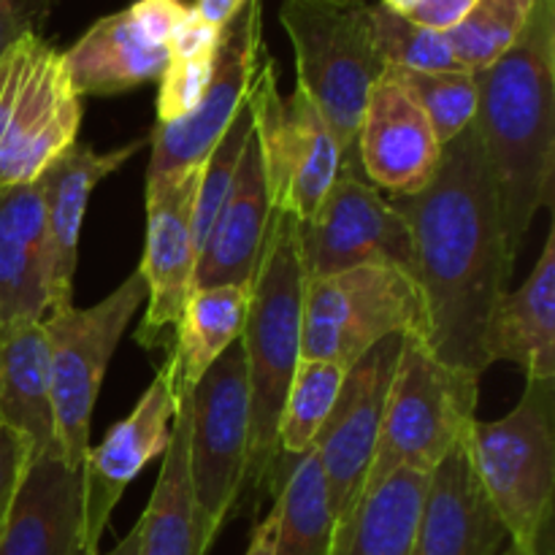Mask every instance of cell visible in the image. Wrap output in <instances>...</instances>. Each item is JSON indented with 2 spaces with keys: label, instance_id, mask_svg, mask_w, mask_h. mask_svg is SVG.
<instances>
[{
  "label": "cell",
  "instance_id": "obj_1",
  "mask_svg": "<svg viewBox=\"0 0 555 555\" xmlns=\"http://www.w3.org/2000/svg\"><path fill=\"white\" fill-rule=\"evenodd\" d=\"M410 228L415 282L426 307V345L439 361L482 377L488 318L507 293L515 255L475 125L442 146L431 182L390 198Z\"/></svg>",
  "mask_w": 555,
  "mask_h": 555
},
{
  "label": "cell",
  "instance_id": "obj_2",
  "mask_svg": "<svg viewBox=\"0 0 555 555\" xmlns=\"http://www.w3.org/2000/svg\"><path fill=\"white\" fill-rule=\"evenodd\" d=\"M475 130L499 198L504 236L520 244L555 198V0H537L513 47L477 70Z\"/></svg>",
  "mask_w": 555,
  "mask_h": 555
},
{
  "label": "cell",
  "instance_id": "obj_3",
  "mask_svg": "<svg viewBox=\"0 0 555 555\" xmlns=\"http://www.w3.org/2000/svg\"><path fill=\"white\" fill-rule=\"evenodd\" d=\"M301 307L298 220L287 211H271L242 334L249 385V455L244 486L253 491V513H258L266 493H274L282 404L301 361Z\"/></svg>",
  "mask_w": 555,
  "mask_h": 555
},
{
  "label": "cell",
  "instance_id": "obj_4",
  "mask_svg": "<svg viewBox=\"0 0 555 555\" xmlns=\"http://www.w3.org/2000/svg\"><path fill=\"white\" fill-rule=\"evenodd\" d=\"M472 469L518 555H553L555 379H526L515 410L502 421H475Z\"/></svg>",
  "mask_w": 555,
  "mask_h": 555
},
{
  "label": "cell",
  "instance_id": "obj_5",
  "mask_svg": "<svg viewBox=\"0 0 555 555\" xmlns=\"http://www.w3.org/2000/svg\"><path fill=\"white\" fill-rule=\"evenodd\" d=\"M280 22L296 54L304 95L325 119L341 152L339 171L363 173L358 128L372 87L385 74L366 0H282Z\"/></svg>",
  "mask_w": 555,
  "mask_h": 555
},
{
  "label": "cell",
  "instance_id": "obj_6",
  "mask_svg": "<svg viewBox=\"0 0 555 555\" xmlns=\"http://www.w3.org/2000/svg\"><path fill=\"white\" fill-rule=\"evenodd\" d=\"M477 399L480 377L439 361L426 341L406 336L363 491L388 480L396 469L431 475L469 439Z\"/></svg>",
  "mask_w": 555,
  "mask_h": 555
},
{
  "label": "cell",
  "instance_id": "obj_7",
  "mask_svg": "<svg viewBox=\"0 0 555 555\" xmlns=\"http://www.w3.org/2000/svg\"><path fill=\"white\" fill-rule=\"evenodd\" d=\"M85 117L63 52L25 36L0 57V190L33 184L76 144Z\"/></svg>",
  "mask_w": 555,
  "mask_h": 555
},
{
  "label": "cell",
  "instance_id": "obj_8",
  "mask_svg": "<svg viewBox=\"0 0 555 555\" xmlns=\"http://www.w3.org/2000/svg\"><path fill=\"white\" fill-rule=\"evenodd\" d=\"M426 307L415 276L393 266H358L304 282L301 358L350 369L388 336L426 341Z\"/></svg>",
  "mask_w": 555,
  "mask_h": 555
},
{
  "label": "cell",
  "instance_id": "obj_9",
  "mask_svg": "<svg viewBox=\"0 0 555 555\" xmlns=\"http://www.w3.org/2000/svg\"><path fill=\"white\" fill-rule=\"evenodd\" d=\"M146 301V282L133 271L114 293L92 307H63L43 318L49 347L54 437L60 459L81 469L90 450V423L108 361L125 328Z\"/></svg>",
  "mask_w": 555,
  "mask_h": 555
},
{
  "label": "cell",
  "instance_id": "obj_10",
  "mask_svg": "<svg viewBox=\"0 0 555 555\" xmlns=\"http://www.w3.org/2000/svg\"><path fill=\"white\" fill-rule=\"evenodd\" d=\"M247 455L249 385L238 339L190 390V477L204 555L242 496Z\"/></svg>",
  "mask_w": 555,
  "mask_h": 555
},
{
  "label": "cell",
  "instance_id": "obj_11",
  "mask_svg": "<svg viewBox=\"0 0 555 555\" xmlns=\"http://www.w3.org/2000/svg\"><path fill=\"white\" fill-rule=\"evenodd\" d=\"M244 101L253 114L271 211L312 220L339 177L341 152L334 133L301 90L280 95L274 60L258 65Z\"/></svg>",
  "mask_w": 555,
  "mask_h": 555
},
{
  "label": "cell",
  "instance_id": "obj_12",
  "mask_svg": "<svg viewBox=\"0 0 555 555\" xmlns=\"http://www.w3.org/2000/svg\"><path fill=\"white\" fill-rule=\"evenodd\" d=\"M304 282L358 266H393L415 276L410 228L363 173L339 171L318 215L298 222Z\"/></svg>",
  "mask_w": 555,
  "mask_h": 555
},
{
  "label": "cell",
  "instance_id": "obj_13",
  "mask_svg": "<svg viewBox=\"0 0 555 555\" xmlns=\"http://www.w3.org/2000/svg\"><path fill=\"white\" fill-rule=\"evenodd\" d=\"M263 49V0H247L244 9L222 27L215 70L204 98L188 117L171 125H155L150 141L152 157L146 182L182 177L209 157L220 135L244 106Z\"/></svg>",
  "mask_w": 555,
  "mask_h": 555
},
{
  "label": "cell",
  "instance_id": "obj_14",
  "mask_svg": "<svg viewBox=\"0 0 555 555\" xmlns=\"http://www.w3.org/2000/svg\"><path fill=\"white\" fill-rule=\"evenodd\" d=\"M404 339L396 334L377 341L347 369L334 410L314 439L334 520L345 518L363 491Z\"/></svg>",
  "mask_w": 555,
  "mask_h": 555
},
{
  "label": "cell",
  "instance_id": "obj_15",
  "mask_svg": "<svg viewBox=\"0 0 555 555\" xmlns=\"http://www.w3.org/2000/svg\"><path fill=\"white\" fill-rule=\"evenodd\" d=\"M201 166L182 177L146 182V244L141 276L146 282V314L135 331L144 350L173 347L184 304L193 293L195 249L193 209Z\"/></svg>",
  "mask_w": 555,
  "mask_h": 555
},
{
  "label": "cell",
  "instance_id": "obj_16",
  "mask_svg": "<svg viewBox=\"0 0 555 555\" xmlns=\"http://www.w3.org/2000/svg\"><path fill=\"white\" fill-rule=\"evenodd\" d=\"M173 383L177 377L168 356L135 410L112 426L98 448L87 450L81 464V520L87 555H101V540L122 493L152 459L166 453L179 406Z\"/></svg>",
  "mask_w": 555,
  "mask_h": 555
},
{
  "label": "cell",
  "instance_id": "obj_17",
  "mask_svg": "<svg viewBox=\"0 0 555 555\" xmlns=\"http://www.w3.org/2000/svg\"><path fill=\"white\" fill-rule=\"evenodd\" d=\"M442 160L431 122L404 85L385 68L372 87L358 128V163L369 182L406 198L426 188Z\"/></svg>",
  "mask_w": 555,
  "mask_h": 555
},
{
  "label": "cell",
  "instance_id": "obj_18",
  "mask_svg": "<svg viewBox=\"0 0 555 555\" xmlns=\"http://www.w3.org/2000/svg\"><path fill=\"white\" fill-rule=\"evenodd\" d=\"M150 141L139 139L112 152H92L76 141L47 171L36 179L41 190L43 215H47L49 253H52V301L49 312L74 304V276L79 263V236L85 225L87 204L101 179L117 171Z\"/></svg>",
  "mask_w": 555,
  "mask_h": 555
},
{
  "label": "cell",
  "instance_id": "obj_19",
  "mask_svg": "<svg viewBox=\"0 0 555 555\" xmlns=\"http://www.w3.org/2000/svg\"><path fill=\"white\" fill-rule=\"evenodd\" d=\"M0 555H87L81 469L60 455L27 461L0 531Z\"/></svg>",
  "mask_w": 555,
  "mask_h": 555
},
{
  "label": "cell",
  "instance_id": "obj_20",
  "mask_svg": "<svg viewBox=\"0 0 555 555\" xmlns=\"http://www.w3.org/2000/svg\"><path fill=\"white\" fill-rule=\"evenodd\" d=\"M507 542L488 504L466 442L428 475L412 555H499Z\"/></svg>",
  "mask_w": 555,
  "mask_h": 555
},
{
  "label": "cell",
  "instance_id": "obj_21",
  "mask_svg": "<svg viewBox=\"0 0 555 555\" xmlns=\"http://www.w3.org/2000/svg\"><path fill=\"white\" fill-rule=\"evenodd\" d=\"M269 215V190H266L263 163L253 133L244 146L231 193L217 211L209 236L195 260L193 291L215 285L253 287Z\"/></svg>",
  "mask_w": 555,
  "mask_h": 555
},
{
  "label": "cell",
  "instance_id": "obj_22",
  "mask_svg": "<svg viewBox=\"0 0 555 555\" xmlns=\"http://www.w3.org/2000/svg\"><path fill=\"white\" fill-rule=\"evenodd\" d=\"M52 301V253L38 182L0 190V325L43 323Z\"/></svg>",
  "mask_w": 555,
  "mask_h": 555
},
{
  "label": "cell",
  "instance_id": "obj_23",
  "mask_svg": "<svg viewBox=\"0 0 555 555\" xmlns=\"http://www.w3.org/2000/svg\"><path fill=\"white\" fill-rule=\"evenodd\" d=\"M486 363L509 361L526 379H555V233L551 231L529 280L504 293L482 336Z\"/></svg>",
  "mask_w": 555,
  "mask_h": 555
},
{
  "label": "cell",
  "instance_id": "obj_24",
  "mask_svg": "<svg viewBox=\"0 0 555 555\" xmlns=\"http://www.w3.org/2000/svg\"><path fill=\"white\" fill-rule=\"evenodd\" d=\"M0 426L30 444V459L60 455L43 323L0 325Z\"/></svg>",
  "mask_w": 555,
  "mask_h": 555
},
{
  "label": "cell",
  "instance_id": "obj_25",
  "mask_svg": "<svg viewBox=\"0 0 555 555\" xmlns=\"http://www.w3.org/2000/svg\"><path fill=\"white\" fill-rule=\"evenodd\" d=\"M70 85L85 95H119L157 81L168 65V47L150 41L130 11L98 20L68 52H63Z\"/></svg>",
  "mask_w": 555,
  "mask_h": 555
},
{
  "label": "cell",
  "instance_id": "obj_26",
  "mask_svg": "<svg viewBox=\"0 0 555 555\" xmlns=\"http://www.w3.org/2000/svg\"><path fill=\"white\" fill-rule=\"evenodd\" d=\"M428 475L396 469L336 520L328 555H412Z\"/></svg>",
  "mask_w": 555,
  "mask_h": 555
},
{
  "label": "cell",
  "instance_id": "obj_27",
  "mask_svg": "<svg viewBox=\"0 0 555 555\" xmlns=\"http://www.w3.org/2000/svg\"><path fill=\"white\" fill-rule=\"evenodd\" d=\"M139 555H204L190 477V393L179 396L160 475L139 518Z\"/></svg>",
  "mask_w": 555,
  "mask_h": 555
},
{
  "label": "cell",
  "instance_id": "obj_28",
  "mask_svg": "<svg viewBox=\"0 0 555 555\" xmlns=\"http://www.w3.org/2000/svg\"><path fill=\"white\" fill-rule=\"evenodd\" d=\"M249 293L253 287L247 285H215L190 293L173 347L168 350L177 377V396L190 393L211 363L242 339Z\"/></svg>",
  "mask_w": 555,
  "mask_h": 555
},
{
  "label": "cell",
  "instance_id": "obj_29",
  "mask_svg": "<svg viewBox=\"0 0 555 555\" xmlns=\"http://www.w3.org/2000/svg\"><path fill=\"white\" fill-rule=\"evenodd\" d=\"M274 509V555H328L336 520L314 448L282 469Z\"/></svg>",
  "mask_w": 555,
  "mask_h": 555
},
{
  "label": "cell",
  "instance_id": "obj_30",
  "mask_svg": "<svg viewBox=\"0 0 555 555\" xmlns=\"http://www.w3.org/2000/svg\"><path fill=\"white\" fill-rule=\"evenodd\" d=\"M345 372L347 369L325 361H307V358L298 361L285 404H282L280 461H276L274 469V491L280 472L314 448V439L323 431L325 421L334 410Z\"/></svg>",
  "mask_w": 555,
  "mask_h": 555
},
{
  "label": "cell",
  "instance_id": "obj_31",
  "mask_svg": "<svg viewBox=\"0 0 555 555\" xmlns=\"http://www.w3.org/2000/svg\"><path fill=\"white\" fill-rule=\"evenodd\" d=\"M534 3L537 0H477L464 22L448 33L461 68L477 74L502 57L520 36Z\"/></svg>",
  "mask_w": 555,
  "mask_h": 555
},
{
  "label": "cell",
  "instance_id": "obj_32",
  "mask_svg": "<svg viewBox=\"0 0 555 555\" xmlns=\"http://www.w3.org/2000/svg\"><path fill=\"white\" fill-rule=\"evenodd\" d=\"M388 74L406 87L417 106L431 122L439 144L459 139L477 114V81L472 70H442V74H421L388 65Z\"/></svg>",
  "mask_w": 555,
  "mask_h": 555
},
{
  "label": "cell",
  "instance_id": "obj_33",
  "mask_svg": "<svg viewBox=\"0 0 555 555\" xmlns=\"http://www.w3.org/2000/svg\"><path fill=\"white\" fill-rule=\"evenodd\" d=\"M374 33L385 63L396 68L421 70V74L464 70L455 60L448 33L417 25L410 16L393 14L385 5H374Z\"/></svg>",
  "mask_w": 555,
  "mask_h": 555
},
{
  "label": "cell",
  "instance_id": "obj_34",
  "mask_svg": "<svg viewBox=\"0 0 555 555\" xmlns=\"http://www.w3.org/2000/svg\"><path fill=\"white\" fill-rule=\"evenodd\" d=\"M249 135H253V114H249L247 101L238 108L233 122L228 125L225 133L215 144L204 163H201V177H198V193H195V209H193V238L195 249L201 253L209 228L215 222L217 211L225 204L231 184L236 179L238 163H242L244 146H247Z\"/></svg>",
  "mask_w": 555,
  "mask_h": 555
},
{
  "label": "cell",
  "instance_id": "obj_35",
  "mask_svg": "<svg viewBox=\"0 0 555 555\" xmlns=\"http://www.w3.org/2000/svg\"><path fill=\"white\" fill-rule=\"evenodd\" d=\"M215 70V57L201 60H168L166 70L157 81V122L171 125L195 112V106L204 98L206 87Z\"/></svg>",
  "mask_w": 555,
  "mask_h": 555
},
{
  "label": "cell",
  "instance_id": "obj_36",
  "mask_svg": "<svg viewBox=\"0 0 555 555\" xmlns=\"http://www.w3.org/2000/svg\"><path fill=\"white\" fill-rule=\"evenodd\" d=\"M57 0H0V57L25 36H41Z\"/></svg>",
  "mask_w": 555,
  "mask_h": 555
},
{
  "label": "cell",
  "instance_id": "obj_37",
  "mask_svg": "<svg viewBox=\"0 0 555 555\" xmlns=\"http://www.w3.org/2000/svg\"><path fill=\"white\" fill-rule=\"evenodd\" d=\"M222 27L206 22L198 11L190 5L184 20L173 30L171 41H168V60H201L215 57L217 47H220Z\"/></svg>",
  "mask_w": 555,
  "mask_h": 555
},
{
  "label": "cell",
  "instance_id": "obj_38",
  "mask_svg": "<svg viewBox=\"0 0 555 555\" xmlns=\"http://www.w3.org/2000/svg\"><path fill=\"white\" fill-rule=\"evenodd\" d=\"M27 461H30V444L20 434L0 426V531H3L5 518L11 513Z\"/></svg>",
  "mask_w": 555,
  "mask_h": 555
},
{
  "label": "cell",
  "instance_id": "obj_39",
  "mask_svg": "<svg viewBox=\"0 0 555 555\" xmlns=\"http://www.w3.org/2000/svg\"><path fill=\"white\" fill-rule=\"evenodd\" d=\"M190 5L182 0H135L130 5V16H133L135 27L144 33L150 41L168 47L173 30L179 27V22L184 20Z\"/></svg>",
  "mask_w": 555,
  "mask_h": 555
},
{
  "label": "cell",
  "instance_id": "obj_40",
  "mask_svg": "<svg viewBox=\"0 0 555 555\" xmlns=\"http://www.w3.org/2000/svg\"><path fill=\"white\" fill-rule=\"evenodd\" d=\"M477 0H421L412 9L410 20L431 30L450 33L455 25L464 22V16L475 9Z\"/></svg>",
  "mask_w": 555,
  "mask_h": 555
},
{
  "label": "cell",
  "instance_id": "obj_41",
  "mask_svg": "<svg viewBox=\"0 0 555 555\" xmlns=\"http://www.w3.org/2000/svg\"><path fill=\"white\" fill-rule=\"evenodd\" d=\"M244 3H247V0H195L193 9L198 11L206 22H211V25L225 27L228 22L244 9Z\"/></svg>",
  "mask_w": 555,
  "mask_h": 555
},
{
  "label": "cell",
  "instance_id": "obj_42",
  "mask_svg": "<svg viewBox=\"0 0 555 555\" xmlns=\"http://www.w3.org/2000/svg\"><path fill=\"white\" fill-rule=\"evenodd\" d=\"M274 540H276V509L271 507V513L253 529V537H249L247 553L244 555H274Z\"/></svg>",
  "mask_w": 555,
  "mask_h": 555
},
{
  "label": "cell",
  "instance_id": "obj_43",
  "mask_svg": "<svg viewBox=\"0 0 555 555\" xmlns=\"http://www.w3.org/2000/svg\"><path fill=\"white\" fill-rule=\"evenodd\" d=\"M106 555H139V524H135Z\"/></svg>",
  "mask_w": 555,
  "mask_h": 555
},
{
  "label": "cell",
  "instance_id": "obj_44",
  "mask_svg": "<svg viewBox=\"0 0 555 555\" xmlns=\"http://www.w3.org/2000/svg\"><path fill=\"white\" fill-rule=\"evenodd\" d=\"M421 3V0H379V5H385L388 11H393V14H401V16H410L412 9Z\"/></svg>",
  "mask_w": 555,
  "mask_h": 555
},
{
  "label": "cell",
  "instance_id": "obj_45",
  "mask_svg": "<svg viewBox=\"0 0 555 555\" xmlns=\"http://www.w3.org/2000/svg\"><path fill=\"white\" fill-rule=\"evenodd\" d=\"M499 555H518V553H515V551H513V547H509V545H507V547H504V551H502V553H499Z\"/></svg>",
  "mask_w": 555,
  "mask_h": 555
}]
</instances>
